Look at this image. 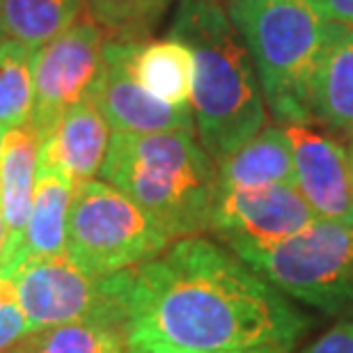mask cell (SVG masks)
Instances as JSON below:
<instances>
[{
    "mask_svg": "<svg viewBox=\"0 0 353 353\" xmlns=\"http://www.w3.org/2000/svg\"><path fill=\"white\" fill-rule=\"evenodd\" d=\"M310 321L228 245L197 234L131 268L129 349L287 353Z\"/></svg>",
    "mask_w": 353,
    "mask_h": 353,
    "instance_id": "obj_1",
    "label": "cell"
},
{
    "mask_svg": "<svg viewBox=\"0 0 353 353\" xmlns=\"http://www.w3.org/2000/svg\"><path fill=\"white\" fill-rule=\"evenodd\" d=\"M168 37L190 51L195 136L204 152L221 163L268 122L250 53L225 0H179Z\"/></svg>",
    "mask_w": 353,
    "mask_h": 353,
    "instance_id": "obj_2",
    "label": "cell"
},
{
    "mask_svg": "<svg viewBox=\"0 0 353 353\" xmlns=\"http://www.w3.org/2000/svg\"><path fill=\"white\" fill-rule=\"evenodd\" d=\"M99 176L143 209L170 241L209 232L218 165L195 131L112 133Z\"/></svg>",
    "mask_w": 353,
    "mask_h": 353,
    "instance_id": "obj_3",
    "label": "cell"
},
{
    "mask_svg": "<svg viewBox=\"0 0 353 353\" xmlns=\"http://www.w3.org/2000/svg\"><path fill=\"white\" fill-rule=\"evenodd\" d=\"M255 65L266 110L282 126L312 124L310 88L328 19L312 0H225Z\"/></svg>",
    "mask_w": 353,
    "mask_h": 353,
    "instance_id": "obj_4",
    "label": "cell"
},
{
    "mask_svg": "<svg viewBox=\"0 0 353 353\" xmlns=\"http://www.w3.org/2000/svg\"><path fill=\"white\" fill-rule=\"evenodd\" d=\"M230 250L289 299L340 319L353 314V218H316L278 243Z\"/></svg>",
    "mask_w": 353,
    "mask_h": 353,
    "instance_id": "obj_5",
    "label": "cell"
},
{
    "mask_svg": "<svg viewBox=\"0 0 353 353\" xmlns=\"http://www.w3.org/2000/svg\"><path fill=\"white\" fill-rule=\"evenodd\" d=\"M65 236L67 257L92 278L133 268L172 243L143 209L101 179L76 183Z\"/></svg>",
    "mask_w": 353,
    "mask_h": 353,
    "instance_id": "obj_6",
    "label": "cell"
},
{
    "mask_svg": "<svg viewBox=\"0 0 353 353\" xmlns=\"http://www.w3.org/2000/svg\"><path fill=\"white\" fill-rule=\"evenodd\" d=\"M12 271L30 333L85 319L119 323L124 328L131 268L92 278L65 252L26 259Z\"/></svg>",
    "mask_w": 353,
    "mask_h": 353,
    "instance_id": "obj_7",
    "label": "cell"
},
{
    "mask_svg": "<svg viewBox=\"0 0 353 353\" xmlns=\"http://www.w3.org/2000/svg\"><path fill=\"white\" fill-rule=\"evenodd\" d=\"M105 34L92 21H76L72 28L34 48L32 58V115L30 124L39 138L55 122L90 94L103 60Z\"/></svg>",
    "mask_w": 353,
    "mask_h": 353,
    "instance_id": "obj_8",
    "label": "cell"
},
{
    "mask_svg": "<svg viewBox=\"0 0 353 353\" xmlns=\"http://www.w3.org/2000/svg\"><path fill=\"white\" fill-rule=\"evenodd\" d=\"M316 221L294 186L218 188L209 232L228 245H271Z\"/></svg>",
    "mask_w": 353,
    "mask_h": 353,
    "instance_id": "obj_9",
    "label": "cell"
},
{
    "mask_svg": "<svg viewBox=\"0 0 353 353\" xmlns=\"http://www.w3.org/2000/svg\"><path fill=\"white\" fill-rule=\"evenodd\" d=\"M88 97L112 133L195 131L190 105L165 103L140 85L131 69V44L124 41H105Z\"/></svg>",
    "mask_w": 353,
    "mask_h": 353,
    "instance_id": "obj_10",
    "label": "cell"
},
{
    "mask_svg": "<svg viewBox=\"0 0 353 353\" xmlns=\"http://www.w3.org/2000/svg\"><path fill=\"white\" fill-rule=\"evenodd\" d=\"M294 152L296 188L321 221L353 218V165L347 150L307 126H285Z\"/></svg>",
    "mask_w": 353,
    "mask_h": 353,
    "instance_id": "obj_11",
    "label": "cell"
},
{
    "mask_svg": "<svg viewBox=\"0 0 353 353\" xmlns=\"http://www.w3.org/2000/svg\"><path fill=\"white\" fill-rule=\"evenodd\" d=\"M112 131L85 97L62 115L41 138L39 168H51L67 174L74 183L94 179L108 154Z\"/></svg>",
    "mask_w": 353,
    "mask_h": 353,
    "instance_id": "obj_12",
    "label": "cell"
},
{
    "mask_svg": "<svg viewBox=\"0 0 353 353\" xmlns=\"http://www.w3.org/2000/svg\"><path fill=\"white\" fill-rule=\"evenodd\" d=\"M39 147L41 138L30 124L12 126L5 131L0 150V207L7 225V248L0 268L14 259L26 232L39 172Z\"/></svg>",
    "mask_w": 353,
    "mask_h": 353,
    "instance_id": "obj_13",
    "label": "cell"
},
{
    "mask_svg": "<svg viewBox=\"0 0 353 353\" xmlns=\"http://www.w3.org/2000/svg\"><path fill=\"white\" fill-rule=\"evenodd\" d=\"M312 119L333 131L353 133V28L328 21L312 88Z\"/></svg>",
    "mask_w": 353,
    "mask_h": 353,
    "instance_id": "obj_14",
    "label": "cell"
},
{
    "mask_svg": "<svg viewBox=\"0 0 353 353\" xmlns=\"http://www.w3.org/2000/svg\"><path fill=\"white\" fill-rule=\"evenodd\" d=\"M76 183L51 168H39L26 232L14 259L5 268H14L26 259L53 257L67 252V211Z\"/></svg>",
    "mask_w": 353,
    "mask_h": 353,
    "instance_id": "obj_15",
    "label": "cell"
},
{
    "mask_svg": "<svg viewBox=\"0 0 353 353\" xmlns=\"http://www.w3.org/2000/svg\"><path fill=\"white\" fill-rule=\"evenodd\" d=\"M218 165V188L294 186V152L285 126H266Z\"/></svg>",
    "mask_w": 353,
    "mask_h": 353,
    "instance_id": "obj_16",
    "label": "cell"
},
{
    "mask_svg": "<svg viewBox=\"0 0 353 353\" xmlns=\"http://www.w3.org/2000/svg\"><path fill=\"white\" fill-rule=\"evenodd\" d=\"M131 69L147 92L172 105H190L193 58L176 39L133 41Z\"/></svg>",
    "mask_w": 353,
    "mask_h": 353,
    "instance_id": "obj_17",
    "label": "cell"
},
{
    "mask_svg": "<svg viewBox=\"0 0 353 353\" xmlns=\"http://www.w3.org/2000/svg\"><path fill=\"white\" fill-rule=\"evenodd\" d=\"M85 0H0L5 34L37 48L81 21Z\"/></svg>",
    "mask_w": 353,
    "mask_h": 353,
    "instance_id": "obj_18",
    "label": "cell"
},
{
    "mask_svg": "<svg viewBox=\"0 0 353 353\" xmlns=\"http://www.w3.org/2000/svg\"><path fill=\"white\" fill-rule=\"evenodd\" d=\"M17 353H126V333L119 323L85 319L34 330L23 337Z\"/></svg>",
    "mask_w": 353,
    "mask_h": 353,
    "instance_id": "obj_19",
    "label": "cell"
},
{
    "mask_svg": "<svg viewBox=\"0 0 353 353\" xmlns=\"http://www.w3.org/2000/svg\"><path fill=\"white\" fill-rule=\"evenodd\" d=\"M174 0H85L88 19L108 41H145L152 37Z\"/></svg>",
    "mask_w": 353,
    "mask_h": 353,
    "instance_id": "obj_20",
    "label": "cell"
},
{
    "mask_svg": "<svg viewBox=\"0 0 353 353\" xmlns=\"http://www.w3.org/2000/svg\"><path fill=\"white\" fill-rule=\"evenodd\" d=\"M34 48L7 37L0 44V126H23L32 115Z\"/></svg>",
    "mask_w": 353,
    "mask_h": 353,
    "instance_id": "obj_21",
    "label": "cell"
},
{
    "mask_svg": "<svg viewBox=\"0 0 353 353\" xmlns=\"http://www.w3.org/2000/svg\"><path fill=\"white\" fill-rule=\"evenodd\" d=\"M30 335L26 312L19 301L17 278L12 268H0V353L14 349Z\"/></svg>",
    "mask_w": 353,
    "mask_h": 353,
    "instance_id": "obj_22",
    "label": "cell"
},
{
    "mask_svg": "<svg viewBox=\"0 0 353 353\" xmlns=\"http://www.w3.org/2000/svg\"><path fill=\"white\" fill-rule=\"evenodd\" d=\"M303 353H353V314L342 316L328 333L314 340Z\"/></svg>",
    "mask_w": 353,
    "mask_h": 353,
    "instance_id": "obj_23",
    "label": "cell"
},
{
    "mask_svg": "<svg viewBox=\"0 0 353 353\" xmlns=\"http://www.w3.org/2000/svg\"><path fill=\"white\" fill-rule=\"evenodd\" d=\"M312 3L328 21L353 28V0H312Z\"/></svg>",
    "mask_w": 353,
    "mask_h": 353,
    "instance_id": "obj_24",
    "label": "cell"
},
{
    "mask_svg": "<svg viewBox=\"0 0 353 353\" xmlns=\"http://www.w3.org/2000/svg\"><path fill=\"white\" fill-rule=\"evenodd\" d=\"M126 353H197V351H165V349H129ZM239 353H280V351H239Z\"/></svg>",
    "mask_w": 353,
    "mask_h": 353,
    "instance_id": "obj_25",
    "label": "cell"
},
{
    "mask_svg": "<svg viewBox=\"0 0 353 353\" xmlns=\"http://www.w3.org/2000/svg\"><path fill=\"white\" fill-rule=\"evenodd\" d=\"M7 248V225H5V216H3V207H0V262H3Z\"/></svg>",
    "mask_w": 353,
    "mask_h": 353,
    "instance_id": "obj_26",
    "label": "cell"
},
{
    "mask_svg": "<svg viewBox=\"0 0 353 353\" xmlns=\"http://www.w3.org/2000/svg\"><path fill=\"white\" fill-rule=\"evenodd\" d=\"M7 39V34H5V28H3V19H0V44Z\"/></svg>",
    "mask_w": 353,
    "mask_h": 353,
    "instance_id": "obj_27",
    "label": "cell"
},
{
    "mask_svg": "<svg viewBox=\"0 0 353 353\" xmlns=\"http://www.w3.org/2000/svg\"><path fill=\"white\" fill-rule=\"evenodd\" d=\"M5 126H0V150H3V138H5Z\"/></svg>",
    "mask_w": 353,
    "mask_h": 353,
    "instance_id": "obj_28",
    "label": "cell"
},
{
    "mask_svg": "<svg viewBox=\"0 0 353 353\" xmlns=\"http://www.w3.org/2000/svg\"><path fill=\"white\" fill-rule=\"evenodd\" d=\"M3 353H17V351H14V349H10V351H3Z\"/></svg>",
    "mask_w": 353,
    "mask_h": 353,
    "instance_id": "obj_29",
    "label": "cell"
},
{
    "mask_svg": "<svg viewBox=\"0 0 353 353\" xmlns=\"http://www.w3.org/2000/svg\"><path fill=\"white\" fill-rule=\"evenodd\" d=\"M351 165H353V150H351Z\"/></svg>",
    "mask_w": 353,
    "mask_h": 353,
    "instance_id": "obj_30",
    "label": "cell"
}]
</instances>
